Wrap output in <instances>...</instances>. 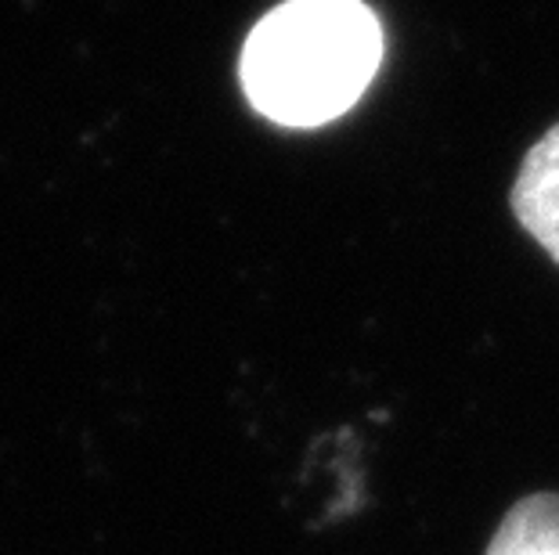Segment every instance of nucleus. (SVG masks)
<instances>
[{"instance_id": "obj_1", "label": "nucleus", "mask_w": 559, "mask_h": 555, "mask_svg": "<svg viewBox=\"0 0 559 555\" xmlns=\"http://www.w3.org/2000/svg\"><path fill=\"white\" fill-rule=\"evenodd\" d=\"M383 62V29L365 0H285L242 47V87L282 126L340 120Z\"/></svg>"}, {"instance_id": "obj_2", "label": "nucleus", "mask_w": 559, "mask_h": 555, "mask_svg": "<svg viewBox=\"0 0 559 555\" xmlns=\"http://www.w3.org/2000/svg\"><path fill=\"white\" fill-rule=\"evenodd\" d=\"M509 198L520 228L559 264V123L523 156Z\"/></svg>"}, {"instance_id": "obj_3", "label": "nucleus", "mask_w": 559, "mask_h": 555, "mask_svg": "<svg viewBox=\"0 0 559 555\" xmlns=\"http://www.w3.org/2000/svg\"><path fill=\"white\" fill-rule=\"evenodd\" d=\"M487 555H559V494L542 491L516 502L498 523Z\"/></svg>"}]
</instances>
